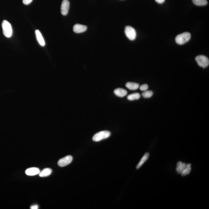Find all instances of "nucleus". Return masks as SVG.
<instances>
[{"label": "nucleus", "mask_w": 209, "mask_h": 209, "mask_svg": "<svg viewBox=\"0 0 209 209\" xmlns=\"http://www.w3.org/2000/svg\"><path fill=\"white\" fill-rule=\"evenodd\" d=\"M191 38V34L190 33L186 32L177 35L176 38V43L178 44L183 45L187 43Z\"/></svg>", "instance_id": "1"}, {"label": "nucleus", "mask_w": 209, "mask_h": 209, "mask_svg": "<svg viewBox=\"0 0 209 209\" xmlns=\"http://www.w3.org/2000/svg\"><path fill=\"white\" fill-rule=\"evenodd\" d=\"M2 27L4 35L7 38L11 37L13 33L12 28L11 24L7 21L4 20L2 23Z\"/></svg>", "instance_id": "2"}, {"label": "nucleus", "mask_w": 209, "mask_h": 209, "mask_svg": "<svg viewBox=\"0 0 209 209\" xmlns=\"http://www.w3.org/2000/svg\"><path fill=\"white\" fill-rule=\"evenodd\" d=\"M110 135L111 133L110 132L107 130H103L95 134L93 137L92 139L95 142H99L103 139H107Z\"/></svg>", "instance_id": "3"}, {"label": "nucleus", "mask_w": 209, "mask_h": 209, "mask_svg": "<svg viewBox=\"0 0 209 209\" xmlns=\"http://www.w3.org/2000/svg\"><path fill=\"white\" fill-rule=\"evenodd\" d=\"M196 60L198 65L200 67L206 68L209 66V59L204 55H198L196 58Z\"/></svg>", "instance_id": "4"}, {"label": "nucleus", "mask_w": 209, "mask_h": 209, "mask_svg": "<svg viewBox=\"0 0 209 209\" xmlns=\"http://www.w3.org/2000/svg\"><path fill=\"white\" fill-rule=\"evenodd\" d=\"M125 33L129 40H134L136 37V32L135 30L130 26H126L125 29Z\"/></svg>", "instance_id": "5"}, {"label": "nucleus", "mask_w": 209, "mask_h": 209, "mask_svg": "<svg viewBox=\"0 0 209 209\" xmlns=\"http://www.w3.org/2000/svg\"><path fill=\"white\" fill-rule=\"evenodd\" d=\"M73 160V158L71 156H67L60 159L58 162V165L60 167H64L71 164Z\"/></svg>", "instance_id": "6"}, {"label": "nucleus", "mask_w": 209, "mask_h": 209, "mask_svg": "<svg viewBox=\"0 0 209 209\" xmlns=\"http://www.w3.org/2000/svg\"><path fill=\"white\" fill-rule=\"evenodd\" d=\"M70 3L68 0H63L61 5V13L62 15L66 16L68 14Z\"/></svg>", "instance_id": "7"}, {"label": "nucleus", "mask_w": 209, "mask_h": 209, "mask_svg": "<svg viewBox=\"0 0 209 209\" xmlns=\"http://www.w3.org/2000/svg\"><path fill=\"white\" fill-rule=\"evenodd\" d=\"M87 26L79 24L75 25L74 26L73 28V30L74 32L78 33L84 32L87 31Z\"/></svg>", "instance_id": "8"}, {"label": "nucleus", "mask_w": 209, "mask_h": 209, "mask_svg": "<svg viewBox=\"0 0 209 209\" xmlns=\"http://www.w3.org/2000/svg\"><path fill=\"white\" fill-rule=\"evenodd\" d=\"M40 172V169L38 168L31 167L26 170L25 173L27 176H34L39 174Z\"/></svg>", "instance_id": "9"}, {"label": "nucleus", "mask_w": 209, "mask_h": 209, "mask_svg": "<svg viewBox=\"0 0 209 209\" xmlns=\"http://www.w3.org/2000/svg\"><path fill=\"white\" fill-rule=\"evenodd\" d=\"M114 93L117 97H123L127 95V92L125 89L118 88L114 90Z\"/></svg>", "instance_id": "10"}, {"label": "nucleus", "mask_w": 209, "mask_h": 209, "mask_svg": "<svg viewBox=\"0 0 209 209\" xmlns=\"http://www.w3.org/2000/svg\"><path fill=\"white\" fill-rule=\"evenodd\" d=\"M186 164L180 161L177 163V167L176 168V171L178 174H181L183 171L186 167Z\"/></svg>", "instance_id": "11"}, {"label": "nucleus", "mask_w": 209, "mask_h": 209, "mask_svg": "<svg viewBox=\"0 0 209 209\" xmlns=\"http://www.w3.org/2000/svg\"><path fill=\"white\" fill-rule=\"evenodd\" d=\"M35 33L37 39L39 44L42 46H44L45 45V42L44 39L40 31L39 30H37L35 31Z\"/></svg>", "instance_id": "12"}, {"label": "nucleus", "mask_w": 209, "mask_h": 209, "mask_svg": "<svg viewBox=\"0 0 209 209\" xmlns=\"http://www.w3.org/2000/svg\"><path fill=\"white\" fill-rule=\"evenodd\" d=\"M149 156H150V154L148 153H146L144 155L141 160L139 161L138 165H137V169H139L140 168L145 162L149 158Z\"/></svg>", "instance_id": "13"}, {"label": "nucleus", "mask_w": 209, "mask_h": 209, "mask_svg": "<svg viewBox=\"0 0 209 209\" xmlns=\"http://www.w3.org/2000/svg\"><path fill=\"white\" fill-rule=\"evenodd\" d=\"M52 173V170L50 168H45L40 172L39 174L40 177H46L50 176Z\"/></svg>", "instance_id": "14"}, {"label": "nucleus", "mask_w": 209, "mask_h": 209, "mask_svg": "<svg viewBox=\"0 0 209 209\" xmlns=\"http://www.w3.org/2000/svg\"><path fill=\"white\" fill-rule=\"evenodd\" d=\"M126 86L129 90H135L139 89V84L136 83L128 82L126 83Z\"/></svg>", "instance_id": "15"}, {"label": "nucleus", "mask_w": 209, "mask_h": 209, "mask_svg": "<svg viewBox=\"0 0 209 209\" xmlns=\"http://www.w3.org/2000/svg\"><path fill=\"white\" fill-rule=\"evenodd\" d=\"M141 97V95L138 93H132L129 95L127 97V99L130 101H134V100L139 99Z\"/></svg>", "instance_id": "16"}, {"label": "nucleus", "mask_w": 209, "mask_h": 209, "mask_svg": "<svg viewBox=\"0 0 209 209\" xmlns=\"http://www.w3.org/2000/svg\"><path fill=\"white\" fill-rule=\"evenodd\" d=\"M195 5L198 6H204L208 4L207 0H192Z\"/></svg>", "instance_id": "17"}, {"label": "nucleus", "mask_w": 209, "mask_h": 209, "mask_svg": "<svg viewBox=\"0 0 209 209\" xmlns=\"http://www.w3.org/2000/svg\"><path fill=\"white\" fill-rule=\"evenodd\" d=\"M191 164H187L186 167V168H185V169L183 171L182 173L181 174L182 176H184L188 175V174H190V172L191 171Z\"/></svg>", "instance_id": "18"}, {"label": "nucleus", "mask_w": 209, "mask_h": 209, "mask_svg": "<svg viewBox=\"0 0 209 209\" xmlns=\"http://www.w3.org/2000/svg\"><path fill=\"white\" fill-rule=\"evenodd\" d=\"M153 92L152 91H144V92L142 93V96L144 98L148 99V98H151L153 95Z\"/></svg>", "instance_id": "19"}, {"label": "nucleus", "mask_w": 209, "mask_h": 209, "mask_svg": "<svg viewBox=\"0 0 209 209\" xmlns=\"http://www.w3.org/2000/svg\"><path fill=\"white\" fill-rule=\"evenodd\" d=\"M148 89V86L147 84L142 85L140 87V90L142 91H146V90H147Z\"/></svg>", "instance_id": "20"}, {"label": "nucleus", "mask_w": 209, "mask_h": 209, "mask_svg": "<svg viewBox=\"0 0 209 209\" xmlns=\"http://www.w3.org/2000/svg\"><path fill=\"white\" fill-rule=\"evenodd\" d=\"M33 0H23V3L25 5H28L32 2Z\"/></svg>", "instance_id": "21"}, {"label": "nucleus", "mask_w": 209, "mask_h": 209, "mask_svg": "<svg viewBox=\"0 0 209 209\" xmlns=\"http://www.w3.org/2000/svg\"><path fill=\"white\" fill-rule=\"evenodd\" d=\"M39 208V205L37 204H34L30 207V209H38Z\"/></svg>", "instance_id": "22"}, {"label": "nucleus", "mask_w": 209, "mask_h": 209, "mask_svg": "<svg viewBox=\"0 0 209 209\" xmlns=\"http://www.w3.org/2000/svg\"><path fill=\"white\" fill-rule=\"evenodd\" d=\"M159 4H162L165 2V0H155Z\"/></svg>", "instance_id": "23"}]
</instances>
